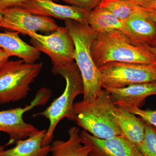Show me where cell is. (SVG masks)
<instances>
[{"label": "cell", "mask_w": 156, "mask_h": 156, "mask_svg": "<svg viewBox=\"0 0 156 156\" xmlns=\"http://www.w3.org/2000/svg\"><path fill=\"white\" fill-rule=\"evenodd\" d=\"M52 72L65 79L66 86L63 93L53 101L44 111L34 115L42 116L48 119L50 125L43 138L42 145H50L54 138V132L58 123L66 118L76 122L74 101L78 95L83 94L84 86L80 70L76 62L66 61L53 63Z\"/></svg>", "instance_id": "6da1fadb"}, {"label": "cell", "mask_w": 156, "mask_h": 156, "mask_svg": "<svg viewBox=\"0 0 156 156\" xmlns=\"http://www.w3.org/2000/svg\"><path fill=\"white\" fill-rule=\"evenodd\" d=\"M65 23L74 43V60L81 73L84 86L83 101L91 103L102 90L101 74L91 52V44L96 33L87 23L73 20H66Z\"/></svg>", "instance_id": "7a4b0ae2"}, {"label": "cell", "mask_w": 156, "mask_h": 156, "mask_svg": "<svg viewBox=\"0 0 156 156\" xmlns=\"http://www.w3.org/2000/svg\"><path fill=\"white\" fill-rule=\"evenodd\" d=\"M91 52L98 68L112 62L156 63V58L152 54L143 46L133 44L119 30L96 33L91 44Z\"/></svg>", "instance_id": "3957f363"}, {"label": "cell", "mask_w": 156, "mask_h": 156, "mask_svg": "<svg viewBox=\"0 0 156 156\" xmlns=\"http://www.w3.org/2000/svg\"><path fill=\"white\" fill-rule=\"evenodd\" d=\"M115 107L109 92L102 90L93 102L88 103L82 101L74 104L76 122L84 130L100 139L121 136L112 113Z\"/></svg>", "instance_id": "277c9868"}, {"label": "cell", "mask_w": 156, "mask_h": 156, "mask_svg": "<svg viewBox=\"0 0 156 156\" xmlns=\"http://www.w3.org/2000/svg\"><path fill=\"white\" fill-rule=\"evenodd\" d=\"M43 67L42 62L30 63L22 59L7 62L0 69V105L26 97Z\"/></svg>", "instance_id": "5b68a950"}, {"label": "cell", "mask_w": 156, "mask_h": 156, "mask_svg": "<svg viewBox=\"0 0 156 156\" xmlns=\"http://www.w3.org/2000/svg\"><path fill=\"white\" fill-rule=\"evenodd\" d=\"M102 87L123 88L142 83L156 82V63L108 62L98 67Z\"/></svg>", "instance_id": "8992f818"}, {"label": "cell", "mask_w": 156, "mask_h": 156, "mask_svg": "<svg viewBox=\"0 0 156 156\" xmlns=\"http://www.w3.org/2000/svg\"><path fill=\"white\" fill-rule=\"evenodd\" d=\"M51 95V90L44 87L39 90L28 105L0 111V131L10 136V140L6 146L26 139L39 131L34 125L26 122L23 119V115L36 107L46 105Z\"/></svg>", "instance_id": "52a82bcc"}, {"label": "cell", "mask_w": 156, "mask_h": 156, "mask_svg": "<svg viewBox=\"0 0 156 156\" xmlns=\"http://www.w3.org/2000/svg\"><path fill=\"white\" fill-rule=\"evenodd\" d=\"M24 35L30 37L33 46L50 57L52 63L74 61V43L66 27H59L49 35L29 31Z\"/></svg>", "instance_id": "ba28073f"}, {"label": "cell", "mask_w": 156, "mask_h": 156, "mask_svg": "<svg viewBox=\"0 0 156 156\" xmlns=\"http://www.w3.org/2000/svg\"><path fill=\"white\" fill-rule=\"evenodd\" d=\"M3 16L2 28L23 34L27 31L53 33L59 27L51 17L31 14L20 7L9 9Z\"/></svg>", "instance_id": "9c48e42d"}, {"label": "cell", "mask_w": 156, "mask_h": 156, "mask_svg": "<svg viewBox=\"0 0 156 156\" xmlns=\"http://www.w3.org/2000/svg\"><path fill=\"white\" fill-rule=\"evenodd\" d=\"M81 142L90 148L89 156H141V153L124 136L100 139L84 130L80 133Z\"/></svg>", "instance_id": "30bf717a"}, {"label": "cell", "mask_w": 156, "mask_h": 156, "mask_svg": "<svg viewBox=\"0 0 156 156\" xmlns=\"http://www.w3.org/2000/svg\"><path fill=\"white\" fill-rule=\"evenodd\" d=\"M18 7L35 15L73 20L87 24L90 13L75 6L57 4L52 0H27Z\"/></svg>", "instance_id": "8fae6325"}, {"label": "cell", "mask_w": 156, "mask_h": 156, "mask_svg": "<svg viewBox=\"0 0 156 156\" xmlns=\"http://www.w3.org/2000/svg\"><path fill=\"white\" fill-rule=\"evenodd\" d=\"M133 9L135 12L124 20L122 32L135 46L150 45L156 39V23L139 10Z\"/></svg>", "instance_id": "7c38bea8"}, {"label": "cell", "mask_w": 156, "mask_h": 156, "mask_svg": "<svg viewBox=\"0 0 156 156\" xmlns=\"http://www.w3.org/2000/svg\"><path fill=\"white\" fill-rule=\"evenodd\" d=\"M115 105L126 109L141 106L146 98L156 95V82L133 84L123 88H107Z\"/></svg>", "instance_id": "4fadbf2b"}, {"label": "cell", "mask_w": 156, "mask_h": 156, "mask_svg": "<svg viewBox=\"0 0 156 156\" xmlns=\"http://www.w3.org/2000/svg\"><path fill=\"white\" fill-rule=\"evenodd\" d=\"M112 113L122 136L139 151L145 134L144 121L125 109L116 106Z\"/></svg>", "instance_id": "5bb4252c"}, {"label": "cell", "mask_w": 156, "mask_h": 156, "mask_svg": "<svg viewBox=\"0 0 156 156\" xmlns=\"http://www.w3.org/2000/svg\"><path fill=\"white\" fill-rule=\"evenodd\" d=\"M18 32H0V48L10 56H16L27 63H35L41 52L20 38Z\"/></svg>", "instance_id": "9a60e30c"}, {"label": "cell", "mask_w": 156, "mask_h": 156, "mask_svg": "<svg viewBox=\"0 0 156 156\" xmlns=\"http://www.w3.org/2000/svg\"><path fill=\"white\" fill-rule=\"evenodd\" d=\"M47 130H39L28 138L18 140L14 147L0 150V156H48L50 145H42Z\"/></svg>", "instance_id": "2e32d148"}, {"label": "cell", "mask_w": 156, "mask_h": 156, "mask_svg": "<svg viewBox=\"0 0 156 156\" xmlns=\"http://www.w3.org/2000/svg\"><path fill=\"white\" fill-rule=\"evenodd\" d=\"M69 138L66 141L55 140L50 145L51 156H89L90 148L81 142L80 129L69 128Z\"/></svg>", "instance_id": "e0dca14e"}, {"label": "cell", "mask_w": 156, "mask_h": 156, "mask_svg": "<svg viewBox=\"0 0 156 156\" xmlns=\"http://www.w3.org/2000/svg\"><path fill=\"white\" fill-rule=\"evenodd\" d=\"M88 24L96 33L112 30L122 32L124 29V21L99 6L90 12Z\"/></svg>", "instance_id": "ac0fdd59"}, {"label": "cell", "mask_w": 156, "mask_h": 156, "mask_svg": "<svg viewBox=\"0 0 156 156\" xmlns=\"http://www.w3.org/2000/svg\"><path fill=\"white\" fill-rule=\"evenodd\" d=\"M98 6L106 9L123 21L135 12L132 6L123 0H103Z\"/></svg>", "instance_id": "d6986e66"}, {"label": "cell", "mask_w": 156, "mask_h": 156, "mask_svg": "<svg viewBox=\"0 0 156 156\" xmlns=\"http://www.w3.org/2000/svg\"><path fill=\"white\" fill-rule=\"evenodd\" d=\"M144 122L145 134L139 151L146 156H156V128Z\"/></svg>", "instance_id": "ffe728a7"}, {"label": "cell", "mask_w": 156, "mask_h": 156, "mask_svg": "<svg viewBox=\"0 0 156 156\" xmlns=\"http://www.w3.org/2000/svg\"><path fill=\"white\" fill-rule=\"evenodd\" d=\"M125 109L135 115L139 116L143 121L154 126L156 128V110H144L138 107H131Z\"/></svg>", "instance_id": "44dd1931"}, {"label": "cell", "mask_w": 156, "mask_h": 156, "mask_svg": "<svg viewBox=\"0 0 156 156\" xmlns=\"http://www.w3.org/2000/svg\"><path fill=\"white\" fill-rule=\"evenodd\" d=\"M71 5L75 6L91 12L99 6L103 0H61Z\"/></svg>", "instance_id": "7402d4cb"}, {"label": "cell", "mask_w": 156, "mask_h": 156, "mask_svg": "<svg viewBox=\"0 0 156 156\" xmlns=\"http://www.w3.org/2000/svg\"><path fill=\"white\" fill-rule=\"evenodd\" d=\"M27 0H0V14L11 8L20 7Z\"/></svg>", "instance_id": "603a6c76"}, {"label": "cell", "mask_w": 156, "mask_h": 156, "mask_svg": "<svg viewBox=\"0 0 156 156\" xmlns=\"http://www.w3.org/2000/svg\"><path fill=\"white\" fill-rule=\"evenodd\" d=\"M132 7L136 10H139L140 12H142L143 14H144L148 18L152 20L154 22L156 23V10H151V9H145L142 7H139V6L132 5ZM153 48H156V39L152 43H151L150 45H149Z\"/></svg>", "instance_id": "cb8c5ba5"}, {"label": "cell", "mask_w": 156, "mask_h": 156, "mask_svg": "<svg viewBox=\"0 0 156 156\" xmlns=\"http://www.w3.org/2000/svg\"><path fill=\"white\" fill-rule=\"evenodd\" d=\"M128 4V3H127ZM129 4L132 5L139 6L145 9H151V10H156V0L151 2H145L140 3H137L134 4Z\"/></svg>", "instance_id": "d4e9b609"}, {"label": "cell", "mask_w": 156, "mask_h": 156, "mask_svg": "<svg viewBox=\"0 0 156 156\" xmlns=\"http://www.w3.org/2000/svg\"><path fill=\"white\" fill-rule=\"evenodd\" d=\"M11 57L9 54L6 53L4 50L0 48V69L7 62L9 61V58Z\"/></svg>", "instance_id": "484cf974"}, {"label": "cell", "mask_w": 156, "mask_h": 156, "mask_svg": "<svg viewBox=\"0 0 156 156\" xmlns=\"http://www.w3.org/2000/svg\"><path fill=\"white\" fill-rule=\"evenodd\" d=\"M142 46L144 47V48H145L146 50H147L148 51L152 54L156 59V48H153V47L147 45H144Z\"/></svg>", "instance_id": "4316f807"}, {"label": "cell", "mask_w": 156, "mask_h": 156, "mask_svg": "<svg viewBox=\"0 0 156 156\" xmlns=\"http://www.w3.org/2000/svg\"><path fill=\"white\" fill-rule=\"evenodd\" d=\"M126 3L129 4H137V3H140L143 2H151V1H155V0H123Z\"/></svg>", "instance_id": "83f0119b"}, {"label": "cell", "mask_w": 156, "mask_h": 156, "mask_svg": "<svg viewBox=\"0 0 156 156\" xmlns=\"http://www.w3.org/2000/svg\"><path fill=\"white\" fill-rule=\"evenodd\" d=\"M3 14H0V29L2 28V26L3 22Z\"/></svg>", "instance_id": "f1b7e54d"}, {"label": "cell", "mask_w": 156, "mask_h": 156, "mask_svg": "<svg viewBox=\"0 0 156 156\" xmlns=\"http://www.w3.org/2000/svg\"><path fill=\"white\" fill-rule=\"evenodd\" d=\"M5 146L6 145L4 146H0V150L2 149L3 148L5 147Z\"/></svg>", "instance_id": "f546056e"}, {"label": "cell", "mask_w": 156, "mask_h": 156, "mask_svg": "<svg viewBox=\"0 0 156 156\" xmlns=\"http://www.w3.org/2000/svg\"><path fill=\"white\" fill-rule=\"evenodd\" d=\"M141 156H146L144 155V154H142V155H141Z\"/></svg>", "instance_id": "4dcf8cb0"}]
</instances>
